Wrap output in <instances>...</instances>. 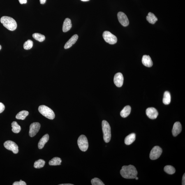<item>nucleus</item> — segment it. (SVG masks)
Returning <instances> with one entry per match:
<instances>
[{
    "label": "nucleus",
    "instance_id": "nucleus-24",
    "mask_svg": "<svg viewBox=\"0 0 185 185\" xmlns=\"http://www.w3.org/2000/svg\"><path fill=\"white\" fill-rule=\"evenodd\" d=\"M62 160L61 158L55 157L53 158L49 162V164L50 165H60Z\"/></svg>",
    "mask_w": 185,
    "mask_h": 185
},
{
    "label": "nucleus",
    "instance_id": "nucleus-27",
    "mask_svg": "<svg viewBox=\"0 0 185 185\" xmlns=\"http://www.w3.org/2000/svg\"><path fill=\"white\" fill-rule=\"evenodd\" d=\"M164 170L167 173L172 174L176 172V170L174 167L170 165H167L165 166L164 168Z\"/></svg>",
    "mask_w": 185,
    "mask_h": 185
},
{
    "label": "nucleus",
    "instance_id": "nucleus-23",
    "mask_svg": "<svg viewBox=\"0 0 185 185\" xmlns=\"http://www.w3.org/2000/svg\"><path fill=\"white\" fill-rule=\"evenodd\" d=\"M12 131L13 133H20L21 130V126L16 121H13L11 123Z\"/></svg>",
    "mask_w": 185,
    "mask_h": 185
},
{
    "label": "nucleus",
    "instance_id": "nucleus-20",
    "mask_svg": "<svg viewBox=\"0 0 185 185\" xmlns=\"http://www.w3.org/2000/svg\"><path fill=\"white\" fill-rule=\"evenodd\" d=\"M147 20L150 24H154L157 22L158 19L154 14L150 12L148 14V15L146 17Z\"/></svg>",
    "mask_w": 185,
    "mask_h": 185
},
{
    "label": "nucleus",
    "instance_id": "nucleus-36",
    "mask_svg": "<svg viewBox=\"0 0 185 185\" xmlns=\"http://www.w3.org/2000/svg\"><path fill=\"white\" fill-rule=\"evenodd\" d=\"M81 1H89V0H81Z\"/></svg>",
    "mask_w": 185,
    "mask_h": 185
},
{
    "label": "nucleus",
    "instance_id": "nucleus-3",
    "mask_svg": "<svg viewBox=\"0 0 185 185\" xmlns=\"http://www.w3.org/2000/svg\"><path fill=\"white\" fill-rule=\"evenodd\" d=\"M102 130L103 133L104 140L106 143L110 142L111 138V128L109 123L106 120L102 122Z\"/></svg>",
    "mask_w": 185,
    "mask_h": 185
},
{
    "label": "nucleus",
    "instance_id": "nucleus-19",
    "mask_svg": "<svg viewBox=\"0 0 185 185\" xmlns=\"http://www.w3.org/2000/svg\"><path fill=\"white\" fill-rule=\"evenodd\" d=\"M131 107L130 106H125L120 112V115L123 118H126L129 115L131 112Z\"/></svg>",
    "mask_w": 185,
    "mask_h": 185
},
{
    "label": "nucleus",
    "instance_id": "nucleus-26",
    "mask_svg": "<svg viewBox=\"0 0 185 185\" xmlns=\"http://www.w3.org/2000/svg\"><path fill=\"white\" fill-rule=\"evenodd\" d=\"M32 36L35 40L40 42H43L45 39V37L44 36L40 34V33H34L33 34Z\"/></svg>",
    "mask_w": 185,
    "mask_h": 185
},
{
    "label": "nucleus",
    "instance_id": "nucleus-6",
    "mask_svg": "<svg viewBox=\"0 0 185 185\" xmlns=\"http://www.w3.org/2000/svg\"><path fill=\"white\" fill-rule=\"evenodd\" d=\"M103 36L105 41L110 44H114L117 42V37L112 34L110 32L108 31L104 32Z\"/></svg>",
    "mask_w": 185,
    "mask_h": 185
},
{
    "label": "nucleus",
    "instance_id": "nucleus-1",
    "mask_svg": "<svg viewBox=\"0 0 185 185\" xmlns=\"http://www.w3.org/2000/svg\"><path fill=\"white\" fill-rule=\"evenodd\" d=\"M120 173L121 175L123 178L127 179H135L137 175L136 168L132 165L123 166Z\"/></svg>",
    "mask_w": 185,
    "mask_h": 185
},
{
    "label": "nucleus",
    "instance_id": "nucleus-2",
    "mask_svg": "<svg viewBox=\"0 0 185 185\" xmlns=\"http://www.w3.org/2000/svg\"><path fill=\"white\" fill-rule=\"evenodd\" d=\"M1 22L4 27L9 30L13 31L17 29V22L11 17L7 16L2 17L1 19Z\"/></svg>",
    "mask_w": 185,
    "mask_h": 185
},
{
    "label": "nucleus",
    "instance_id": "nucleus-32",
    "mask_svg": "<svg viewBox=\"0 0 185 185\" xmlns=\"http://www.w3.org/2000/svg\"><path fill=\"white\" fill-rule=\"evenodd\" d=\"M19 3L22 4L27 3V0H19Z\"/></svg>",
    "mask_w": 185,
    "mask_h": 185
},
{
    "label": "nucleus",
    "instance_id": "nucleus-22",
    "mask_svg": "<svg viewBox=\"0 0 185 185\" xmlns=\"http://www.w3.org/2000/svg\"><path fill=\"white\" fill-rule=\"evenodd\" d=\"M171 96L169 91H166L164 93L163 103L165 105H168L170 103Z\"/></svg>",
    "mask_w": 185,
    "mask_h": 185
},
{
    "label": "nucleus",
    "instance_id": "nucleus-35",
    "mask_svg": "<svg viewBox=\"0 0 185 185\" xmlns=\"http://www.w3.org/2000/svg\"><path fill=\"white\" fill-rule=\"evenodd\" d=\"M59 185H73V184H59Z\"/></svg>",
    "mask_w": 185,
    "mask_h": 185
},
{
    "label": "nucleus",
    "instance_id": "nucleus-8",
    "mask_svg": "<svg viewBox=\"0 0 185 185\" xmlns=\"http://www.w3.org/2000/svg\"><path fill=\"white\" fill-rule=\"evenodd\" d=\"M162 153V149L159 146H155L153 148L151 151L149 157L151 160L157 159L161 155Z\"/></svg>",
    "mask_w": 185,
    "mask_h": 185
},
{
    "label": "nucleus",
    "instance_id": "nucleus-15",
    "mask_svg": "<svg viewBox=\"0 0 185 185\" xmlns=\"http://www.w3.org/2000/svg\"><path fill=\"white\" fill-rule=\"evenodd\" d=\"M142 63L144 66L148 67H151L153 65L151 58L149 55H144L143 56Z\"/></svg>",
    "mask_w": 185,
    "mask_h": 185
},
{
    "label": "nucleus",
    "instance_id": "nucleus-38",
    "mask_svg": "<svg viewBox=\"0 0 185 185\" xmlns=\"http://www.w3.org/2000/svg\"><path fill=\"white\" fill-rule=\"evenodd\" d=\"M1 46L0 45V50H1Z\"/></svg>",
    "mask_w": 185,
    "mask_h": 185
},
{
    "label": "nucleus",
    "instance_id": "nucleus-11",
    "mask_svg": "<svg viewBox=\"0 0 185 185\" xmlns=\"http://www.w3.org/2000/svg\"><path fill=\"white\" fill-rule=\"evenodd\" d=\"M124 81L122 74L121 73H116L114 77V83L118 87H121L123 85Z\"/></svg>",
    "mask_w": 185,
    "mask_h": 185
},
{
    "label": "nucleus",
    "instance_id": "nucleus-18",
    "mask_svg": "<svg viewBox=\"0 0 185 185\" xmlns=\"http://www.w3.org/2000/svg\"><path fill=\"white\" fill-rule=\"evenodd\" d=\"M136 135L135 133H131L126 137L124 140V143L126 145H130L135 141Z\"/></svg>",
    "mask_w": 185,
    "mask_h": 185
},
{
    "label": "nucleus",
    "instance_id": "nucleus-33",
    "mask_svg": "<svg viewBox=\"0 0 185 185\" xmlns=\"http://www.w3.org/2000/svg\"><path fill=\"white\" fill-rule=\"evenodd\" d=\"M182 185H185V174H184V175L183 176L182 179Z\"/></svg>",
    "mask_w": 185,
    "mask_h": 185
},
{
    "label": "nucleus",
    "instance_id": "nucleus-30",
    "mask_svg": "<svg viewBox=\"0 0 185 185\" xmlns=\"http://www.w3.org/2000/svg\"><path fill=\"white\" fill-rule=\"evenodd\" d=\"M26 183L24 181L20 180V181H16L13 183V185H26Z\"/></svg>",
    "mask_w": 185,
    "mask_h": 185
},
{
    "label": "nucleus",
    "instance_id": "nucleus-5",
    "mask_svg": "<svg viewBox=\"0 0 185 185\" xmlns=\"http://www.w3.org/2000/svg\"><path fill=\"white\" fill-rule=\"evenodd\" d=\"M77 144L81 151H85L89 147V143L87 138L85 135H82L79 137L77 140Z\"/></svg>",
    "mask_w": 185,
    "mask_h": 185
},
{
    "label": "nucleus",
    "instance_id": "nucleus-37",
    "mask_svg": "<svg viewBox=\"0 0 185 185\" xmlns=\"http://www.w3.org/2000/svg\"><path fill=\"white\" fill-rule=\"evenodd\" d=\"M135 179L136 180H138L139 178L136 177L135 178Z\"/></svg>",
    "mask_w": 185,
    "mask_h": 185
},
{
    "label": "nucleus",
    "instance_id": "nucleus-16",
    "mask_svg": "<svg viewBox=\"0 0 185 185\" xmlns=\"http://www.w3.org/2000/svg\"><path fill=\"white\" fill-rule=\"evenodd\" d=\"M72 26V24L71 20L68 18L65 19L63 25V31L64 32H67L71 29Z\"/></svg>",
    "mask_w": 185,
    "mask_h": 185
},
{
    "label": "nucleus",
    "instance_id": "nucleus-4",
    "mask_svg": "<svg viewBox=\"0 0 185 185\" xmlns=\"http://www.w3.org/2000/svg\"><path fill=\"white\" fill-rule=\"evenodd\" d=\"M39 112L42 115L49 119L53 120L55 117V114L53 110L45 105H41L38 107Z\"/></svg>",
    "mask_w": 185,
    "mask_h": 185
},
{
    "label": "nucleus",
    "instance_id": "nucleus-7",
    "mask_svg": "<svg viewBox=\"0 0 185 185\" xmlns=\"http://www.w3.org/2000/svg\"><path fill=\"white\" fill-rule=\"evenodd\" d=\"M3 145L6 149L12 151L14 154H17L19 152L18 146L15 142L12 141H6L4 143Z\"/></svg>",
    "mask_w": 185,
    "mask_h": 185
},
{
    "label": "nucleus",
    "instance_id": "nucleus-13",
    "mask_svg": "<svg viewBox=\"0 0 185 185\" xmlns=\"http://www.w3.org/2000/svg\"><path fill=\"white\" fill-rule=\"evenodd\" d=\"M182 127L181 123L177 122L174 123L172 130V133L174 137H176L182 131Z\"/></svg>",
    "mask_w": 185,
    "mask_h": 185
},
{
    "label": "nucleus",
    "instance_id": "nucleus-12",
    "mask_svg": "<svg viewBox=\"0 0 185 185\" xmlns=\"http://www.w3.org/2000/svg\"><path fill=\"white\" fill-rule=\"evenodd\" d=\"M146 112L148 117L151 119H156L158 115L157 110L153 107H150L147 108Z\"/></svg>",
    "mask_w": 185,
    "mask_h": 185
},
{
    "label": "nucleus",
    "instance_id": "nucleus-29",
    "mask_svg": "<svg viewBox=\"0 0 185 185\" xmlns=\"http://www.w3.org/2000/svg\"><path fill=\"white\" fill-rule=\"evenodd\" d=\"M91 184L92 185H104L103 182L98 178H95L91 180Z\"/></svg>",
    "mask_w": 185,
    "mask_h": 185
},
{
    "label": "nucleus",
    "instance_id": "nucleus-21",
    "mask_svg": "<svg viewBox=\"0 0 185 185\" xmlns=\"http://www.w3.org/2000/svg\"><path fill=\"white\" fill-rule=\"evenodd\" d=\"M29 112L26 110L21 111L16 116V118L17 119L24 120L27 116L29 115Z\"/></svg>",
    "mask_w": 185,
    "mask_h": 185
},
{
    "label": "nucleus",
    "instance_id": "nucleus-10",
    "mask_svg": "<svg viewBox=\"0 0 185 185\" xmlns=\"http://www.w3.org/2000/svg\"><path fill=\"white\" fill-rule=\"evenodd\" d=\"M118 19L119 22L122 25L126 26L129 24V20L126 14L122 12H119L117 15Z\"/></svg>",
    "mask_w": 185,
    "mask_h": 185
},
{
    "label": "nucleus",
    "instance_id": "nucleus-25",
    "mask_svg": "<svg viewBox=\"0 0 185 185\" xmlns=\"http://www.w3.org/2000/svg\"><path fill=\"white\" fill-rule=\"evenodd\" d=\"M45 162L44 160L40 159L35 162L34 166L35 168L39 169L42 168L45 165Z\"/></svg>",
    "mask_w": 185,
    "mask_h": 185
},
{
    "label": "nucleus",
    "instance_id": "nucleus-14",
    "mask_svg": "<svg viewBox=\"0 0 185 185\" xmlns=\"http://www.w3.org/2000/svg\"><path fill=\"white\" fill-rule=\"evenodd\" d=\"M78 35L77 34L74 35L65 44L64 48L65 49L70 48L76 43V42L77 41V39H78Z\"/></svg>",
    "mask_w": 185,
    "mask_h": 185
},
{
    "label": "nucleus",
    "instance_id": "nucleus-17",
    "mask_svg": "<svg viewBox=\"0 0 185 185\" xmlns=\"http://www.w3.org/2000/svg\"><path fill=\"white\" fill-rule=\"evenodd\" d=\"M49 139V136L48 134H46L44 135L40 139L38 143L39 149H42L44 147L46 143L48 141Z\"/></svg>",
    "mask_w": 185,
    "mask_h": 185
},
{
    "label": "nucleus",
    "instance_id": "nucleus-9",
    "mask_svg": "<svg viewBox=\"0 0 185 185\" xmlns=\"http://www.w3.org/2000/svg\"><path fill=\"white\" fill-rule=\"evenodd\" d=\"M40 125L38 122L32 123L30 126L29 135L30 136L33 137L36 135L40 129Z\"/></svg>",
    "mask_w": 185,
    "mask_h": 185
},
{
    "label": "nucleus",
    "instance_id": "nucleus-31",
    "mask_svg": "<svg viewBox=\"0 0 185 185\" xmlns=\"http://www.w3.org/2000/svg\"><path fill=\"white\" fill-rule=\"evenodd\" d=\"M5 109V106L2 103L0 102V113L3 112Z\"/></svg>",
    "mask_w": 185,
    "mask_h": 185
},
{
    "label": "nucleus",
    "instance_id": "nucleus-28",
    "mask_svg": "<svg viewBox=\"0 0 185 185\" xmlns=\"http://www.w3.org/2000/svg\"><path fill=\"white\" fill-rule=\"evenodd\" d=\"M33 46V42L32 40H29L25 42L24 44V48L26 50H29L32 48Z\"/></svg>",
    "mask_w": 185,
    "mask_h": 185
},
{
    "label": "nucleus",
    "instance_id": "nucleus-34",
    "mask_svg": "<svg viewBox=\"0 0 185 185\" xmlns=\"http://www.w3.org/2000/svg\"><path fill=\"white\" fill-rule=\"evenodd\" d=\"M40 3L41 4H44L46 2V0H40Z\"/></svg>",
    "mask_w": 185,
    "mask_h": 185
}]
</instances>
